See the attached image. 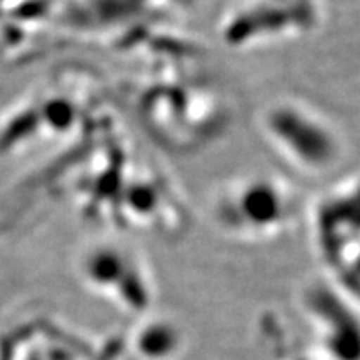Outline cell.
I'll use <instances>...</instances> for the list:
<instances>
[{
  "instance_id": "4",
  "label": "cell",
  "mask_w": 360,
  "mask_h": 360,
  "mask_svg": "<svg viewBox=\"0 0 360 360\" xmlns=\"http://www.w3.org/2000/svg\"><path fill=\"white\" fill-rule=\"evenodd\" d=\"M269 2H276V4H281V2H292V0H269Z\"/></svg>"
},
{
  "instance_id": "2",
  "label": "cell",
  "mask_w": 360,
  "mask_h": 360,
  "mask_svg": "<svg viewBox=\"0 0 360 360\" xmlns=\"http://www.w3.org/2000/svg\"><path fill=\"white\" fill-rule=\"evenodd\" d=\"M299 199L283 180L250 174L231 180L215 195V224L231 237L267 240L281 236L299 215Z\"/></svg>"
},
{
  "instance_id": "1",
  "label": "cell",
  "mask_w": 360,
  "mask_h": 360,
  "mask_svg": "<svg viewBox=\"0 0 360 360\" xmlns=\"http://www.w3.org/2000/svg\"><path fill=\"white\" fill-rule=\"evenodd\" d=\"M260 129L283 162L309 175L332 172L345 157V141L334 122L305 102L282 98L270 103Z\"/></svg>"
},
{
  "instance_id": "3",
  "label": "cell",
  "mask_w": 360,
  "mask_h": 360,
  "mask_svg": "<svg viewBox=\"0 0 360 360\" xmlns=\"http://www.w3.org/2000/svg\"><path fill=\"white\" fill-rule=\"evenodd\" d=\"M314 245L323 267L337 281L355 278L359 262V187L347 179L317 199L310 209Z\"/></svg>"
}]
</instances>
